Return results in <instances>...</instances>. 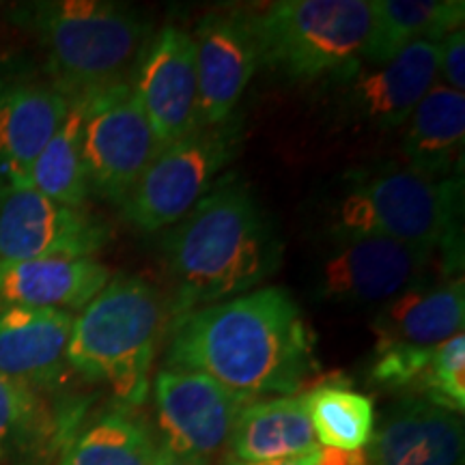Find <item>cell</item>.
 <instances>
[{"label":"cell","mask_w":465,"mask_h":465,"mask_svg":"<svg viewBox=\"0 0 465 465\" xmlns=\"http://www.w3.org/2000/svg\"><path fill=\"white\" fill-rule=\"evenodd\" d=\"M166 369L196 371L248 401L293 397L315 369V332L287 289L263 287L174 322Z\"/></svg>","instance_id":"6da1fadb"},{"label":"cell","mask_w":465,"mask_h":465,"mask_svg":"<svg viewBox=\"0 0 465 465\" xmlns=\"http://www.w3.org/2000/svg\"><path fill=\"white\" fill-rule=\"evenodd\" d=\"M173 281V323L250 293L274 276L282 240L235 174H224L185 216L168 226L162 242Z\"/></svg>","instance_id":"7a4b0ae2"},{"label":"cell","mask_w":465,"mask_h":465,"mask_svg":"<svg viewBox=\"0 0 465 465\" xmlns=\"http://www.w3.org/2000/svg\"><path fill=\"white\" fill-rule=\"evenodd\" d=\"M14 17L44 50L48 83L72 102L132 83L151 39L136 11L108 0H37Z\"/></svg>","instance_id":"3957f363"},{"label":"cell","mask_w":465,"mask_h":465,"mask_svg":"<svg viewBox=\"0 0 465 465\" xmlns=\"http://www.w3.org/2000/svg\"><path fill=\"white\" fill-rule=\"evenodd\" d=\"M160 293L136 276H114L74 317L67 366L84 380L106 383L124 407H141L164 332Z\"/></svg>","instance_id":"277c9868"},{"label":"cell","mask_w":465,"mask_h":465,"mask_svg":"<svg viewBox=\"0 0 465 465\" xmlns=\"http://www.w3.org/2000/svg\"><path fill=\"white\" fill-rule=\"evenodd\" d=\"M461 177L429 179L410 168L351 173L334 209L332 232L375 235L461 259Z\"/></svg>","instance_id":"5b68a950"},{"label":"cell","mask_w":465,"mask_h":465,"mask_svg":"<svg viewBox=\"0 0 465 465\" xmlns=\"http://www.w3.org/2000/svg\"><path fill=\"white\" fill-rule=\"evenodd\" d=\"M248 15L259 63L291 83H345L364 65L373 0H281Z\"/></svg>","instance_id":"8992f818"},{"label":"cell","mask_w":465,"mask_h":465,"mask_svg":"<svg viewBox=\"0 0 465 465\" xmlns=\"http://www.w3.org/2000/svg\"><path fill=\"white\" fill-rule=\"evenodd\" d=\"M242 144V121L199 127L166 147L134 185L121 213L143 232H155L179 223L235 160Z\"/></svg>","instance_id":"52a82bcc"},{"label":"cell","mask_w":465,"mask_h":465,"mask_svg":"<svg viewBox=\"0 0 465 465\" xmlns=\"http://www.w3.org/2000/svg\"><path fill=\"white\" fill-rule=\"evenodd\" d=\"M438 252L375 235L330 231V243L312 265V293L332 306L386 304L429 278Z\"/></svg>","instance_id":"ba28073f"},{"label":"cell","mask_w":465,"mask_h":465,"mask_svg":"<svg viewBox=\"0 0 465 465\" xmlns=\"http://www.w3.org/2000/svg\"><path fill=\"white\" fill-rule=\"evenodd\" d=\"M83 100V158L89 188L121 207L162 149L132 83Z\"/></svg>","instance_id":"9c48e42d"},{"label":"cell","mask_w":465,"mask_h":465,"mask_svg":"<svg viewBox=\"0 0 465 465\" xmlns=\"http://www.w3.org/2000/svg\"><path fill=\"white\" fill-rule=\"evenodd\" d=\"M155 414L164 449L188 465H209L229 449L232 427L248 399L212 377L183 369H162L153 381Z\"/></svg>","instance_id":"30bf717a"},{"label":"cell","mask_w":465,"mask_h":465,"mask_svg":"<svg viewBox=\"0 0 465 465\" xmlns=\"http://www.w3.org/2000/svg\"><path fill=\"white\" fill-rule=\"evenodd\" d=\"M110 226L84 209L65 207L26 183L0 190V261L93 259Z\"/></svg>","instance_id":"8fae6325"},{"label":"cell","mask_w":465,"mask_h":465,"mask_svg":"<svg viewBox=\"0 0 465 465\" xmlns=\"http://www.w3.org/2000/svg\"><path fill=\"white\" fill-rule=\"evenodd\" d=\"M132 89L162 151L203 127L194 39L185 28L164 26L149 39Z\"/></svg>","instance_id":"7c38bea8"},{"label":"cell","mask_w":465,"mask_h":465,"mask_svg":"<svg viewBox=\"0 0 465 465\" xmlns=\"http://www.w3.org/2000/svg\"><path fill=\"white\" fill-rule=\"evenodd\" d=\"M192 39L201 125L226 124L261 67L250 15L246 11H212L199 22Z\"/></svg>","instance_id":"4fadbf2b"},{"label":"cell","mask_w":465,"mask_h":465,"mask_svg":"<svg viewBox=\"0 0 465 465\" xmlns=\"http://www.w3.org/2000/svg\"><path fill=\"white\" fill-rule=\"evenodd\" d=\"M440 44L420 42L383 65H362L341 83L342 108L356 124L391 132L403 127L411 110L438 84Z\"/></svg>","instance_id":"5bb4252c"},{"label":"cell","mask_w":465,"mask_h":465,"mask_svg":"<svg viewBox=\"0 0 465 465\" xmlns=\"http://www.w3.org/2000/svg\"><path fill=\"white\" fill-rule=\"evenodd\" d=\"M72 106L48 80L0 75V190L25 182Z\"/></svg>","instance_id":"9a60e30c"},{"label":"cell","mask_w":465,"mask_h":465,"mask_svg":"<svg viewBox=\"0 0 465 465\" xmlns=\"http://www.w3.org/2000/svg\"><path fill=\"white\" fill-rule=\"evenodd\" d=\"M369 444V465H461L463 424L427 399H405L383 416Z\"/></svg>","instance_id":"2e32d148"},{"label":"cell","mask_w":465,"mask_h":465,"mask_svg":"<svg viewBox=\"0 0 465 465\" xmlns=\"http://www.w3.org/2000/svg\"><path fill=\"white\" fill-rule=\"evenodd\" d=\"M74 312L0 304V373L33 388L54 386L67 369Z\"/></svg>","instance_id":"e0dca14e"},{"label":"cell","mask_w":465,"mask_h":465,"mask_svg":"<svg viewBox=\"0 0 465 465\" xmlns=\"http://www.w3.org/2000/svg\"><path fill=\"white\" fill-rule=\"evenodd\" d=\"M463 278L431 282L424 278L380 306L373 330L375 349H435L452 336L463 334Z\"/></svg>","instance_id":"ac0fdd59"},{"label":"cell","mask_w":465,"mask_h":465,"mask_svg":"<svg viewBox=\"0 0 465 465\" xmlns=\"http://www.w3.org/2000/svg\"><path fill=\"white\" fill-rule=\"evenodd\" d=\"M108 281L95 259L0 261V304L83 311Z\"/></svg>","instance_id":"d6986e66"},{"label":"cell","mask_w":465,"mask_h":465,"mask_svg":"<svg viewBox=\"0 0 465 465\" xmlns=\"http://www.w3.org/2000/svg\"><path fill=\"white\" fill-rule=\"evenodd\" d=\"M465 138V95L435 84L405 121V168L429 179L457 177Z\"/></svg>","instance_id":"ffe728a7"},{"label":"cell","mask_w":465,"mask_h":465,"mask_svg":"<svg viewBox=\"0 0 465 465\" xmlns=\"http://www.w3.org/2000/svg\"><path fill=\"white\" fill-rule=\"evenodd\" d=\"M304 397L250 401L232 427L229 450L237 461H278L317 449Z\"/></svg>","instance_id":"44dd1931"},{"label":"cell","mask_w":465,"mask_h":465,"mask_svg":"<svg viewBox=\"0 0 465 465\" xmlns=\"http://www.w3.org/2000/svg\"><path fill=\"white\" fill-rule=\"evenodd\" d=\"M463 0H373L364 65H383L414 44H440L463 28Z\"/></svg>","instance_id":"7402d4cb"},{"label":"cell","mask_w":465,"mask_h":465,"mask_svg":"<svg viewBox=\"0 0 465 465\" xmlns=\"http://www.w3.org/2000/svg\"><path fill=\"white\" fill-rule=\"evenodd\" d=\"M158 450L143 418L116 407L67 441L54 465H155Z\"/></svg>","instance_id":"603a6c76"},{"label":"cell","mask_w":465,"mask_h":465,"mask_svg":"<svg viewBox=\"0 0 465 465\" xmlns=\"http://www.w3.org/2000/svg\"><path fill=\"white\" fill-rule=\"evenodd\" d=\"M83 125L84 100H74L61 127L33 162L22 183L61 205L84 209L91 188L83 158Z\"/></svg>","instance_id":"cb8c5ba5"},{"label":"cell","mask_w":465,"mask_h":465,"mask_svg":"<svg viewBox=\"0 0 465 465\" xmlns=\"http://www.w3.org/2000/svg\"><path fill=\"white\" fill-rule=\"evenodd\" d=\"M58 422L37 388L0 373V465L45 455Z\"/></svg>","instance_id":"d4e9b609"},{"label":"cell","mask_w":465,"mask_h":465,"mask_svg":"<svg viewBox=\"0 0 465 465\" xmlns=\"http://www.w3.org/2000/svg\"><path fill=\"white\" fill-rule=\"evenodd\" d=\"M304 405L319 446L364 450L373 438L375 405L366 394L332 383L304 394Z\"/></svg>","instance_id":"484cf974"},{"label":"cell","mask_w":465,"mask_h":465,"mask_svg":"<svg viewBox=\"0 0 465 465\" xmlns=\"http://www.w3.org/2000/svg\"><path fill=\"white\" fill-rule=\"evenodd\" d=\"M420 391L429 403L461 416L465 410V336L457 334L433 351Z\"/></svg>","instance_id":"4316f807"},{"label":"cell","mask_w":465,"mask_h":465,"mask_svg":"<svg viewBox=\"0 0 465 465\" xmlns=\"http://www.w3.org/2000/svg\"><path fill=\"white\" fill-rule=\"evenodd\" d=\"M438 78L440 84L449 89L463 93L465 89V33L463 28L446 35L440 42V67Z\"/></svg>","instance_id":"83f0119b"},{"label":"cell","mask_w":465,"mask_h":465,"mask_svg":"<svg viewBox=\"0 0 465 465\" xmlns=\"http://www.w3.org/2000/svg\"><path fill=\"white\" fill-rule=\"evenodd\" d=\"M312 463L315 465H369L364 450H339L317 446L312 452Z\"/></svg>","instance_id":"f1b7e54d"},{"label":"cell","mask_w":465,"mask_h":465,"mask_svg":"<svg viewBox=\"0 0 465 465\" xmlns=\"http://www.w3.org/2000/svg\"><path fill=\"white\" fill-rule=\"evenodd\" d=\"M317 450V449H315ZM312 450V452H315ZM312 452L302 457H291V459H278V461H237V459H231L224 465H315L312 463Z\"/></svg>","instance_id":"f546056e"},{"label":"cell","mask_w":465,"mask_h":465,"mask_svg":"<svg viewBox=\"0 0 465 465\" xmlns=\"http://www.w3.org/2000/svg\"><path fill=\"white\" fill-rule=\"evenodd\" d=\"M155 465H188V463L182 461V459H179V457H174L171 450L164 449V446H160L158 459H155Z\"/></svg>","instance_id":"4dcf8cb0"}]
</instances>
